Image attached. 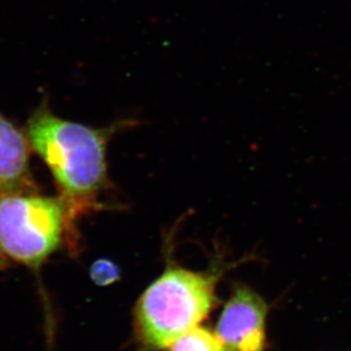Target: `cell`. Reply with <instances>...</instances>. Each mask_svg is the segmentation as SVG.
I'll use <instances>...</instances> for the list:
<instances>
[{
  "label": "cell",
  "instance_id": "ba28073f",
  "mask_svg": "<svg viewBox=\"0 0 351 351\" xmlns=\"http://www.w3.org/2000/svg\"><path fill=\"white\" fill-rule=\"evenodd\" d=\"M5 258H3V255L0 252V269H3V267H5Z\"/></svg>",
  "mask_w": 351,
  "mask_h": 351
},
{
  "label": "cell",
  "instance_id": "8992f818",
  "mask_svg": "<svg viewBox=\"0 0 351 351\" xmlns=\"http://www.w3.org/2000/svg\"><path fill=\"white\" fill-rule=\"evenodd\" d=\"M169 351H224L217 335L209 328L195 326L181 335Z\"/></svg>",
  "mask_w": 351,
  "mask_h": 351
},
{
  "label": "cell",
  "instance_id": "277c9868",
  "mask_svg": "<svg viewBox=\"0 0 351 351\" xmlns=\"http://www.w3.org/2000/svg\"><path fill=\"white\" fill-rule=\"evenodd\" d=\"M267 314L262 295L247 285H235L216 325L223 350L265 351Z\"/></svg>",
  "mask_w": 351,
  "mask_h": 351
},
{
  "label": "cell",
  "instance_id": "6da1fadb",
  "mask_svg": "<svg viewBox=\"0 0 351 351\" xmlns=\"http://www.w3.org/2000/svg\"><path fill=\"white\" fill-rule=\"evenodd\" d=\"M119 121L93 128L57 117L43 98L27 123L30 146L43 158L71 210L90 206L107 184V146L117 132L132 126Z\"/></svg>",
  "mask_w": 351,
  "mask_h": 351
},
{
  "label": "cell",
  "instance_id": "5b68a950",
  "mask_svg": "<svg viewBox=\"0 0 351 351\" xmlns=\"http://www.w3.org/2000/svg\"><path fill=\"white\" fill-rule=\"evenodd\" d=\"M30 153L27 133L0 113V197L34 189Z\"/></svg>",
  "mask_w": 351,
  "mask_h": 351
},
{
  "label": "cell",
  "instance_id": "7a4b0ae2",
  "mask_svg": "<svg viewBox=\"0 0 351 351\" xmlns=\"http://www.w3.org/2000/svg\"><path fill=\"white\" fill-rule=\"evenodd\" d=\"M226 269L221 262L206 272L169 266L136 302L134 328L140 351L169 348L198 326L217 304L216 287Z\"/></svg>",
  "mask_w": 351,
  "mask_h": 351
},
{
  "label": "cell",
  "instance_id": "3957f363",
  "mask_svg": "<svg viewBox=\"0 0 351 351\" xmlns=\"http://www.w3.org/2000/svg\"><path fill=\"white\" fill-rule=\"evenodd\" d=\"M72 215L66 200L29 193L0 197V252L39 269L62 243Z\"/></svg>",
  "mask_w": 351,
  "mask_h": 351
},
{
  "label": "cell",
  "instance_id": "52a82bcc",
  "mask_svg": "<svg viewBox=\"0 0 351 351\" xmlns=\"http://www.w3.org/2000/svg\"><path fill=\"white\" fill-rule=\"evenodd\" d=\"M121 271L110 259H98L90 267V278L98 287H107L119 281Z\"/></svg>",
  "mask_w": 351,
  "mask_h": 351
}]
</instances>
